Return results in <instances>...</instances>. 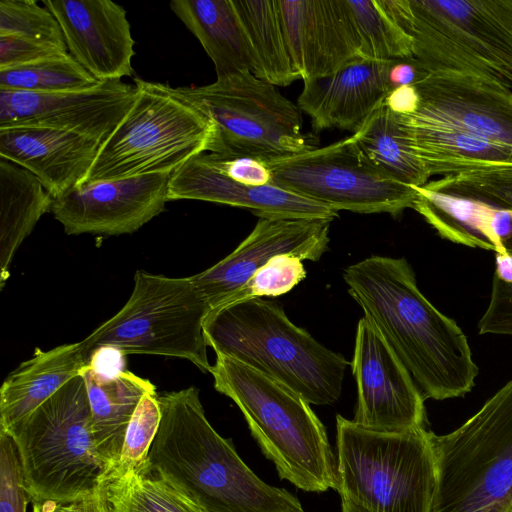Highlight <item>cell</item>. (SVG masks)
Returning <instances> with one entry per match:
<instances>
[{
	"label": "cell",
	"instance_id": "6da1fadb",
	"mask_svg": "<svg viewBox=\"0 0 512 512\" xmlns=\"http://www.w3.org/2000/svg\"><path fill=\"white\" fill-rule=\"evenodd\" d=\"M343 278L425 399L472 390L479 369L464 332L421 293L405 258L373 255L345 268Z\"/></svg>",
	"mask_w": 512,
	"mask_h": 512
},
{
	"label": "cell",
	"instance_id": "7a4b0ae2",
	"mask_svg": "<svg viewBox=\"0 0 512 512\" xmlns=\"http://www.w3.org/2000/svg\"><path fill=\"white\" fill-rule=\"evenodd\" d=\"M159 405L161 420L147 462L206 512H304L293 494L261 480L232 441L213 428L197 388L163 394Z\"/></svg>",
	"mask_w": 512,
	"mask_h": 512
},
{
	"label": "cell",
	"instance_id": "3957f363",
	"mask_svg": "<svg viewBox=\"0 0 512 512\" xmlns=\"http://www.w3.org/2000/svg\"><path fill=\"white\" fill-rule=\"evenodd\" d=\"M207 345L281 382L309 404L331 405L342 392L348 361L289 320L276 302L253 298L211 310Z\"/></svg>",
	"mask_w": 512,
	"mask_h": 512
},
{
	"label": "cell",
	"instance_id": "277c9868",
	"mask_svg": "<svg viewBox=\"0 0 512 512\" xmlns=\"http://www.w3.org/2000/svg\"><path fill=\"white\" fill-rule=\"evenodd\" d=\"M214 388L241 410L252 436L281 479L307 492L337 490V463L310 404L281 382L216 354Z\"/></svg>",
	"mask_w": 512,
	"mask_h": 512
},
{
	"label": "cell",
	"instance_id": "5b68a950",
	"mask_svg": "<svg viewBox=\"0 0 512 512\" xmlns=\"http://www.w3.org/2000/svg\"><path fill=\"white\" fill-rule=\"evenodd\" d=\"M426 73L475 74L512 89V0H379Z\"/></svg>",
	"mask_w": 512,
	"mask_h": 512
},
{
	"label": "cell",
	"instance_id": "8992f818",
	"mask_svg": "<svg viewBox=\"0 0 512 512\" xmlns=\"http://www.w3.org/2000/svg\"><path fill=\"white\" fill-rule=\"evenodd\" d=\"M30 503L71 502L100 492L110 475L92 435L86 385L78 375L11 434Z\"/></svg>",
	"mask_w": 512,
	"mask_h": 512
},
{
	"label": "cell",
	"instance_id": "52a82bcc",
	"mask_svg": "<svg viewBox=\"0 0 512 512\" xmlns=\"http://www.w3.org/2000/svg\"><path fill=\"white\" fill-rule=\"evenodd\" d=\"M337 491L371 512H429L436 485L431 431L374 430L336 416Z\"/></svg>",
	"mask_w": 512,
	"mask_h": 512
},
{
	"label": "cell",
	"instance_id": "ba28073f",
	"mask_svg": "<svg viewBox=\"0 0 512 512\" xmlns=\"http://www.w3.org/2000/svg\"><path fill=\"white\" fill-rule=\"evenodd\" d=\"M134 85L133 104L101 144L84 183L172 174L212 151L216 131L206 115L168 84L135 78Z\"/></svg>",
	"mask_w": 512,
	"mask_h": 512
},
{
	"label": "cell",
	"instance_id": "9c48e42d",
	"mask_svg": "<svg viewBox=\"0 0 512 512\" xmlns=\"http://www.w3.org/2000/svg\"><path fill=\"white\" fill-rule=\"evenodd\" d=\"M436 485L429 512H510L512 380L453 432L431 431Z\"/></svg>",
	"mask_w": 512,
	"mask_h": 512
},
{
	"label": "cell",
	"instance_id": "30bf717a",
	"mask_svg": "<svg viewBox=\"0 0 512 512\" xmlns=\"http://www.w3.org/2000/svg\"><path fill=\"white\" fill-rule=\"evenodd\" d=\"M209 312L190 277L174 278L138 270L126 304L79 344L87 363L97 348L113 346L125 355L186 359L209 372L203 328Z\"/></svg>",
	"mask_w": 512,
	"mask_h": 512
},
{
	"label": "cell",
	"instance_id": "8fae6325",
	"mask_svg": "<svg viewBox=\"0 0 512 512\" xmlns=\"http://www.w3.org/2000/svg\"><path fill=\"white\" fill-rule=\"evenodd\" d=\"M172 90L213 122L211 152L268 162L317 148L314 136L303 132L298 105L249 71Z\"/></svg>",
	"mask_w": 512,
	"mask_h": 512
},
{
	"label": "cell",
	"instance_id": "7c38bea8",
	"mask_svg": "<svg viewBox=\"0 0 512 512\" xmlns=\"http://www.w3.org/2000/svg\"><path fill=\"white\" fill-rule=\"evenodd\" d=\"M272 183L336 210L388 213L412 208L415 191L374 167L351 135L266 162Z\"/></svg>",
	"mask_w": 512,
	"mask_h": 512
},
{
	"label": "cell",
	"instance_id": "4fadbf2b",
	"mask_svg": "<svg viewBox=\"0 0 512 512\" xmlns=\"http://www.w3.org/2000/svg\"><path fill=\"white\" fill-rule=\"evenodd\" d=\"M351 368L357 384L354 422L384 431L426 428L423 394L381 332L365 315L357 325Z\"/></svg>",
	"mask_w": 512,
	"mask_h": 512
},
{
	"label": "cell",
	"instance_id": "5bb4252c",
	"mask_svg": "<svg viewBox=\"0 0 512 512\" xmlns=\"http://www.w3.org/2000/svg\"><path fill=\"white\" fill-rule=\"evenodd\" d=\"M136 92L135 85L122 80L56 93L0 90V128L48 127L102 144L133 104Z\"/></svg>",
	"mask_w": 512,
	"mask_h": 512
},
{
	"label": "cell",
	"instance_id": "9a60e30c",
	"mask_svg": "<svg viewBox=\"0 0 512 512\" xmlns=\"http://www.w3.org/2000/svg\"><path fill=\"white\" fill-rule=\"evenodd\" d=\"M171 174H150L81 184L53 199L51 212L66 234L121 235L162 213Z\"/></svg>",
	"mask_w": 512,
	"mask_h": 512
},
{
	"label": "cell",
	"instance_id": "2e32d148",
	"mask_svg": "<svg viewBox=\"0 0 512 512\" xmlns=\"http://www.w3.org/2000/svg\"><path fill=\"white\" fill-rule=\"evenodd\" d=\"M329 221L259 218L251 233L212 267L190 276L210 311L226 305L255 271L278 254L318 261L328 250Z\"/></svg>",
	"mask_w": 512,
	"mask_h": 512
},
{
	"label": "cell",
	"instance_id": "e0dca14e",
	"mask_svg": "<svg viewBox=\"0 0 512 512\" xmlns=\"http://www.w3.org/2000/svg\"><path fill=\"white\" fill-rule=\"evenodd\" d=\"M68 53L98 82L132 75L135 41L126 10L110 0H42Z\"/></svg>",
	"mask_w": 512,
	"mask_h": 512
},
{
	"label": "cell",
	"instance_id": "ac0fdd59",
	"mask_svg": "<svg viewBox=\"0 0 512 512\" xmlns=\"http://www.w3.org/2000/svg\"><path fill=\"white\" fill-rule=\"evenodd\" d=\"M415 114L444 122L512 148V89L475 74L439 71L415 83Z\"/></svg>",
	"mask_w": 512,
	"mask_h": 512
},
{
	"label": "cell",
	"instance_id": "d6986e66",
	"mask_svg": "<svg viewBox=\"0 0 512 512\" xmlns=\"http://www.w3.org/2000/svg\"><path fill=\"white\" fill-rule=\"evenodd\" d=\"M412 208L444 239L453 243L512 254V208L488 200L449 175L411 186Z\"/></svg>",
	"mask_w": 512,
	"mask_h": 512
},
{
	"label": "cell",
	"instance_id": "ffe728a7",
	"mask_svg": "<svg viewBox=\"0 0 512 512\" xmlns=\"http://www.w3.org/2000/svg\"><path fill=\"white\" fill-rule=\"evenodd\" d=\"M291 60L303 81L332 75L358 56L345 0H277Z\"/></svg>",
	"mask_w": 512,
	"mask_h": 512
},
{
	"label": "cell",
	"instance_id": "44dd1931",
	"mask_svg": "<svg viewBox=\"0 0 512 512\" xmlns=\"http://www.w3.org/2000/svg\"><path fill=\"white\" fill-rule=\"evenodd\" d=\"M201 200L244 208L259 218L310 219L332 222L338 212L275 184H238L194 156L171 174L168 200Z\"/></svg>",
	"mask_w": 512,
	"mask_h": 512
},
{
	"label": "cell",
	"instance_id": "7402d4cb",
	"mask_svg": "<svg viewBox=\"0 0 512 512\" xmlns=\"http://www.w3.org/2000/svg\"><path fill=\"white\" fill-rule=\"evenodd\" d=\"M391 61L356 56L332 75L303 81L297 105L316 131L338 128L354 133L391 91Z\"/></svg>",
	"mask_w": 512,
	"mask_h": 512
},
{
	"label": "cell",
	"instance_id": "603a6c76",
	"mask_svg": "<svg viewBox=\"0 0 512 512\" xmlns=\"http://www.w3.org/2000/svg\"><path fill=\"white\" fill-rule=\"evenodd\" d=\"M101 143L48 127L0 128V157L30 171L57 198L86 180Z\"/></svg>",
	"mask_w": 512,
	"mask_h": 512
},
{
	"label": "cell",
	"instance_id": "cb8c5ba5",
	"mask_svg": "<svg viewBox=\"0 0 512 512\" xmlns=\"http://www.w3.org/2000/svg\"><path fill=\"white\" fill-rule=\"evenodd\" d=\"M428 177L512 166V148L418 114L395 115Z\"/></svg>",
	"mask_w": 512,
	"mask_h": 512
},
{
	"label": "cell",
	"instance_id": "d4e9b609",
	"mask_svg": "<svg viewBox=\"0 0 512 512\" xmlns=\"http://www.w3.org/2000/svg\"><path fill=\"white\" fill-rule=\"evenodd\" d=\"M88 365L79 342L51 350L35 349L4 380L0 389V431L11 434L40 405Z\"/></svg>",
	"mask_w": 512,
	"mask_h": 512
},
{
	"label": "cell",
	"instance_id": "484cf974",
	"mask_svg": "<svg viewBox=\"0 0 512 512\" xmlns=\"http://www.w3.org/2000/svg\"><path fill=\"white\" fill-rule=\"evenodd\" d=\"M80 375L90 404L94 444L111 475L119 462L126 430L138 403L145 394L156 391V387L130 371L105 378L86 365Z\"/></svg>",
	"mask_w": 512,
	"mask_h": 512
},
{
	"label": "cell",
	"instance_id": "4316f807",
	"mask_svg": "<svg viewBox=\"0 0 512 512\" xmlns=\"http://www.w3.org/2000/svg\"><path fill=\"white\" fill-rule=\"evenodd\" d=\"M169 5L201 43L217 78L253 73L252 51L233 0H173Z\"/></svg>",
	"mask_w": 512,
	"mask_h": 512
},
{
	"label": "cell",
	"instance_id": "83f0119b",
	"mask_svg": "<svg viewBox=\"0 0 512 512\" xmlns=\"http://www.w3.org/2000/svg\"><path fill=\"white\" fill-rule=\"evenodd\" d=\"M52 196L28 170L0 157V287L23 240L51 212Z\"/></svg>",
	"mask_w": 512,
	"mask_h": 512
},
{
	"label": "cell",
	"instance_id": "f1b7e54d",
	"mask_svg": "<svg viewBox=\"0 0 512 512\" xmlns=\"http://www.w3.org/2000/svg\"><path fill=\"white\" fill-rule=\"evenodd\" d=\"M254 59L253 75L275 86L301 79L285 41L277 0H233Z\"/></svg>",
	"mask_w": 512,
	"mask_h": 512
},
{
	"label": "cell",
	"instance_id": "f546056e",
	"mask_svg": "<svg viewBox=\"0 0 512 512\" xmlns=\"http://www.w3.org/2000/svg\"><path fill=\"white\" fill-rule=\"evenodd\" d=\"M352 136L368 161L384 174L408 186H423L428 182V175L384 102Z\"/></svg>",
	"mask_w": 512,
	"mask_h": 512
},
{
	"label": "cell",
	"instance_id": "4dcf8cb0",
	"mask_svg": "<svg viewBox=\"0 0 512 512\" xmlns=\"http://www.w3.org/2000/svg\"><path fill=\"white\" fill-rule=\"evenodd\" d=\"M110 512H206L148 462L105 483Z\"/></svg>",
	"mask_w": 512,
	"mask_h": 512
},
{
	"label": "cell",
	"instance_id": "1f68e13d",
	"mask_svg": "<svg viewBox=\"0 0 512 512\" xmlns=\"http://www.w3.org/2000/svg\"><path fill=\"white\" fill-rule=\"evenodd\" d=\"M358 56L391 61L411 59L410 37L385 13L379 0H345Z\"/></svg>",
	"mask_w": 512,
	"mask_h": 512
},
{
	"label": "cell",
	"instance_id": "d6a6232c",
	"mask_svg": "<svg viewBox=\"0 0 512 512\" xmlns=\"http://www.w3.org/2000/svg\"><path fill=\"white\" fill-rule=\"evenodd\" d=\"M98 81L69 53L0 69V90L56 93L91 87Z\"/></svg>",
	"mask_w": 512,
	"mask_h": 512
},
{
	"label": "cell",
	"instance_id": "836d02e7",
	"mask_svg": "<svg viewBox=\"0 0 512 512\" xmlns=\"http://www.w3.org/2000/svg\"><path fill=\"white\" fill-rule=\"evenodd\" d=\"M0 36H18L68 51L54 15L35 0L0 1Z\"/></svg>",
	"mask_w": 512,
	"mask_h": 512
},
{
	"label": "cell",
	"instance_id": "e575fe53",
	"mask_svg": "<svg viewBox=\"0 0 512 512\" xmlns=\"http://www.w3.org/2000/svg\"><path fill=\"white\" fill-rule=\"evenodd\" d=\"M161 420L159 396L156 391L145 394L128 424L120 459L108 479L122 475L147 462L150 447Z\"/></svg>",
	"mask_w": 512,
	"mask_h": 512
},
{
	"label": "cell",
	"instance_id": "d590c367",
	"mask_svg": "<svg viewBox=\"0 0 512 512\" xmlns=\"http://www.w3.org/2000/svg\"><path fill=\"white\" fill-rule=\"evenodd\" d=\"M305 277L306 271L300 257L290 253L278 254L257 269L227 304L285 294Z\"/></svg>",
	"mask_w": 512,
	"mask_h": 512
},
{
	"label": "cell",
	"instance_id": "8d00e7d4",
	"mask_svg": "<svg viewBox=\"0 0 512 512\" xmlns=\"http://www.w3.org/2000/svg\"><path fill=\"white\" fill-rule=\"evenodd\" d=\"M28 503L15 442L0 431V512H26Z\"/></svg>",
	"mask_w": 512,
	"mask_h": 512
},
{
	"label": "cell",
	"instance_id": "74e56055",
	"mask_svg": "<svg viewBox=\"0 0 512 512\" xmlns=\"http://www.w3.org/2000/svg\"><path fill=\"white\" fill-rule=\"evenodd\" d=\"M200 156L212 168L238 184L247 186L272 184V173L266 162L262 160L214 152H203Z\"/></svg>",
	"mask_w": 512,
	"mask_h": 512
},
{
	"label": "cell",
	"instance_id": "f35d334b",
	"mask_svg": "<svg viewBox=\"0 0 512 512\" xmlns=\"http://www.w3.org/2000/svg\"><path fill=\"white\" fill-rule=\"evenodd\" d=\"M482 197L512 208V166L449 175Z\"/></svg>",
	"mask_w": 512,
	"mask_h": 512
},
{
	"label": "cell",
	"instance_id": "ab89813d",
	"mask_svg": "<svg viewBox=\"0 0 512 512\" xmlns=\"http://www.w3.org/2000/svg\"><path fill=\"white\" fill-rule=\"evenodd\" d=\"M68 53L55 45L18 36H0V69L27 65Z\"/></svg>",
	"mask_w": 512,
	"mask_h": 512
},
{
	"label": "cell",
	"instance_id": "60d3db41",
	"mask_svg": "<svg viewBox=\"0 0 512 512\" xmlns=\"http://www.w3.org/2000/svg\"><path fill=\"white\" fill-rule=\"evenodd\" d=\"M478 327L480 334L512 335V283L493 277L490 302Z\"/></svg>",
	"mask_w": 512,
	"mask_h": 512
},
{
	"label": "cell",
	"instance_id": "b9f144b4",
	"mask_svg": "<svg viewBox=\"0 0 512 512\" xmlns=\"http://www.w3.org/2000/svg\"><path fill=\"white\" fill-rule=\"evenodd\" d=\"M32 504L33 512H110L105 486L93 496L71 502L45 500Z\"/></svg>",
	"mask_w": 512,
	"mask_h": 512
},
{
	"label": "cell",
	"instance_id": "7bdbcfd3",
	"mask_svg": "<svg viewBox=\"0 0 512 512\" xmlns=\"http://www.w3.org/2000/svg\"><path fill=\"white\" fill-rule=\"evenodd\" d=\"M125 353L113 346H101L94 350L88 366L98 375L112 378L123 372Z\"/></svg>",
	"mask_w": 512,
	"mask_h": 512
},
{
	"label": "cell",
	"instance_id": "ee69618b",
	"mask_svg": "<svg viewBox=\"0 0 512 512\" xmlns=\"http://www.w3.org/2000/svg\"><path fill=\"white\" fill-rule=\"evenodd\" d=\"M384 104L395 115H411L419 108L420 94L415 84L403 85L392 89L386 96Z\"/></svg>",
	"mask_w": 512,
	"mask_h": 512
},
{
	"label": "cell",
	"instance_id": "f6af8a7d",
	"mask_svg": "<svg viewBox=\"0 0 512 512\" xmlns=\"http://www.w3.org/2000/svg\"><path fill=\"white\" fill-rule=\"evenodd\" d=\"M387 76L389 86L392 90L403 85H413L426 76V73L419 67L417 62L411 58L392 60Z\"/></svg>",
	"mask_w": 512,
	"mask_h": 512
},
{
	"label": "cell",
	"instance_id": "bcb514c9",
	"mask_svg": "<svg viewBox=\"0 0 512 512\" xmlns=\"http://www.w3.org/2000/svg\"><path fill=\"white\" fill-rule=\"evenodd\" d=\"M494 276L505 283H512V254L496 253Z\"/></svg>",
	"mask_w": 512,
	"mask_h": 512
},
{
	"label": "cell",
	"instance_id": "7dc6e473",
	"mask_svg": "<svg viewBox=\"0 0 512 512\" xmlns=\"http://www.w3.org/2000/svg\"><path fill=\"white\" fill-rule=\"evenodd\" d=\"M341 503H342V512H371L344 497H341Z\"/></svg>",
	"mask_w": 512,
	"mask_h": 512
},
{
	"label": "cell",
	"instance_id": "c3c4849f",
	"mask_svg": "<svg viewBox=\"0 0 512 512\" xmlns=\"http://www.w3.org/2000/svg\"><path fill=\"white\" fill-rule=\"evenodd\" d=\"M510 512H512V508H511Z\"/></svg>",
	"mask_w": 512,
	"mask_h": 512
}]
</instances>
